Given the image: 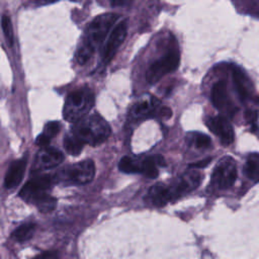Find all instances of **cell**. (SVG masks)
<instances>
[{"instance_id":"cell-5","label":"cell","mask_w":259,"mask_h":259,"mask_svg":"<svg viewBox=\"0 0 259 259\" xmlns=\"http://www.w3.org/2000/svg\"><path fill=\"white\" fill-rule=\"evenodd\" d=\"M117 18L118 15L115 13H104L98 15L90 22L83 40L91 45L96 50L104 41Z\"/></svg>"},{"instance_id":"cell-4","label":"cell","mask_w":259,"mask_h":259,"mask_svg":"<svg viewBox=\"0 0 259 259\" xmlns=\"http://www.w3.org/2000/svg\"><path fill=\"white\" fill-rule=\"evenodd\" d=\"M95 176V164L92 160L86 159L76 164L66 166L55 176V181H67L75 184H86Z\"/></svg>"},{"instance_id":"cell-8","label":"cell","mask_w":259,"mask_h":259,"mask_svg":"<svg viewBox=\"0 0 259 259\" xmlns=\"http://www.w3.org/2000/svg\"><path fill=\"white\" fill-rule=\"evenodd\" d=\"M201 182V174L194 170H189L183 173L179 178L169 184L173 201L181 195L188 193L198 187Z\"/></svg>"},{"instance_id":"cell-27","label":"cell","mask_w":259,"mask_h":259,"mask_svg":"<svg viewBox=\"0 0 259 259\" xmlns=\"http://www.w3.org/2000/svg\"><path fill=\"white\" fill-rule=\"evenodd\" d=\"M111 3L113 5H117V6H122V5H126L131 0H110Z\"/></svg>"},{"instance_id":"cell-19","label":"cell","mask_w":259,"mask_h":259,"mask_svg":"<svg viewBox=\"0 0 259 259\" xmlns=\"http://www.w3.org/2000/svg\"><path fill=\"white\" fill-rule=\"evenodd\" d=\"M118 168L121 172L132 174V173H141L142 172V159L133 158L125 156L121 158L118 163Z\"/></svg>"},{"instance_id":"cell-7","label":"cell","mask_w":259,"mask_h":259,"mask_svg":"<svg viewBox=\"0 0 259 259\" xmlns=\"http://www.w3.org/2000/svg\"><path fill=\"white\" fill-rule=\"evenodd\" d=\"M212 184L219 189H228L236 182L237 165L231 157H224L217 164L212 176Z\"/></svg>"},{"instance_id":"cell-20","label":"cell","mask_w":259,"mask_h":259,"mask_svg":"<svg viewBox=\"0 0 259 259\" xmlns=\"http://www.w3.org/2000/svg\"><path fill=\"white\" fill-rule=\"evenodd\" d=\"M246 173L252 181L259 182V154L258 153H252L248 156L247 162H246Z\"/></svg>"},{"instance_id":"cell-25","label":"cell","mask_w":259,"mask_h":259,"mask_svg":"<svg viewBox=\"0 0 259 259\" xmlns=\"http://www.w3.org/2000/svg\"><path fill=\"white\" fill-rule=\"evenodd\" d=\"M60 122L59 121H49L46 123L44 127V132L41 133L45 137H47L49 140L54 138L60 131Z\"/></svg>"},{"instance_id":"cell-17","label":"cell","mask_w":259,"mask_h":259,"mask_svg":"<svg viewBox=\"0 0 259 259\" xmlns=\"http://www.w3.org/2000/svg\"><path fill=\"white\" fill-rule=\"evenodd\" d=\"M165 165L162 157H147L142 159V174L154 179L159 175L158 166Z\"/></svg>"},{"instance_id":"cell-26","label":"cell","mask_w":259,"mask_h":259,"mask_svg":"<svg viewBox=\"0 0 259 259\" xmlns=\"http://www.w3.org/2000/svg\"><path fill=\"white\" fill-rule=\"evenodd\" d=\"M212 158L211 157H208V158H205L203 160H200L198 162H194V163H191L189 165V168L190 169H202V168H205L210 162H211Z\"/></svg>"},{"instance_id":"cell-14","label":"cell","mask_w":259,"mask_h":259,"mask_svg":"<svg viewBox=\"0 0 259 259\" xmlns=\"http://www.w3.org/2000/svg\"><path fill=\"white\" fill-rule=\"evenodd\" d=\"M147 199L151 204L157 207L164 206L168 202L173 201L169 184H165L162 182L154 184L149 189Z\"/></svg>"},{"instance_id":"cell-22","label":"cell","mask_w":259,"mask_h":259,"mask_svg":"<svg viewBox=\"0 0 259 259\" xmlns=\"http://www.w3.org/2000/svg\"><path fill=\"white\" fill-rule=\"evenodd\" d=\"M94 52H95V49L91 45H89L88 42L83 40L81 42V45L79 46L78 51H77V55H76L78 63L80 65L86 64L90 60V58L92 57Z\"/></svg>"},{"instance_id":"cell-12","label":"cell","mask_w":259,"mask_h":259,"mask_svg":"<svg viewBox=\"0 0 259 259\" xmlns=\"http://www.w3.org/2000/svg\"><path fill=\"white\" fill-rule=\"evenodd\" d=\"M158 101L153 97H146L136 102L128 114V119L140 120L153 116L158 107Z\"/></svg>"},{"instance_id":"cell-1","label":"cell","mask_w":259,"mask_h":259,"mask_svg":"<svg viewBox=\"0 0 259 259\" xmlns=\"http://www.w3.org/2000/svg\"><path fill=\"white\" fill-rule=\"evenodd\" d=\"M55 179L51 175H39L31 178L24 184L19 192V196L33 203L42 212H49L56 207L57 200L51 195Z\"/></svg>"},{"instance_id":"cell-21","label":"cell","mask_w":259,"mask_h":259,"mask_svg":"<svg viewBox=\"0 0 259 259\" xmlns=\"http://www.w3.org/2000/svg\"><path fill=\"white\" fill-rule=\"evenodd\" d=\"M35 228L36 226L33 223L22 224L17 229L14 230V232L12 233V237L14 240L18 242H25L32 237L35 231Z\"/></svg>"},{"instance_id":"cell-11","label":"cell","mask_w":259,"mask_h":259,"mask_svg":"<svg viewBox=\"0 0 259 259\" xmlns=\"http://www.w3.org/2000/svg\"><path fill=\"white\" fill-rule=\"evenodd\" d=\"M64 161V154L50 147H44L37 153L35 158V166L37 169H51L60 165Z\"/></svg>"},{"instance_id":"cell-15","label":"cell","mask_w":259,"mask_h":259,"mask_svg":"<svg viewBox=\"0 0 259 259\" xmlns=\"http://www.w3.org/2000/svg\"><path fill=\"white\" fill-rule=\"evenodd\" d=\"M25 168H26L25 159H19V160L13 161L10 164L5 174V179H4L5 187L8 189L17 187L23 178Z\"/></svg>"},{"instance_id":"cell-2","label":"cell","mask_w":259,"mask_h":259,"mask_svg":"<svg viewBox=\"0 0 259 259\" xmlns=\"http://www.w3.org/2000/svg\"><path fill=\"white\" fill-rule=\"evenodd\" d=\"M71 132L84 144L98 146L108 139L111 131L107 121L99 114L94 113L76 121Z\"/></svg>"},{"instance_id":"cell-24","label":"cell","mask_w":259,"mask_h":259,"mask_svg":"<svg viewBox=\"0 0 259 259\" xmlns=\"http://www.w3.org/2000/svg\"><path fill=\"white\" fill-rule=\"evenodd\" d=\"M192 141L198 149H208L211 146L210 138L203 134H194Z\"/></svg>"},{"instance_id":"cell-23","label":"cell","mask_w":259,"mask_h":259,"mask_svg":"<svg viewBox=\"0 0 259 259\" xmlns=\"http://www.w3.org/2000/svg\"><path fill=\"white\" fill-rule=\"evenodd\" d=\"M1 25H2V30L5 35L6 41L9 47L13 46V28H12V23L8 15L3 14L1 18Z\"/></svg>"},{"instance_id":"cell-16","label":"cell","mask_w":259,"mask_h":259,"mask_svg":"<svg viewBox=\"0 0 259 259\" xmlns=\"http://www.w3.org/2000/svg\"><path fill=\"white\" fill-rule=\"evenodd\" d=\"M232 76L235 89L241 99V101H245L249 96V80L245 73L237 66L232 67Z\"/></svg>"},{"instance_id":"cell-3","label":"cell","mask_w":259,"mask_h":259,"mask_svg":"<svg viewBox=\"0 0 259 259\" xmlns=\"http://www.w3.org/2000/svg\"><path fill=\"white\" fill-rule=\"evenodd\" d=\"M94 103V94L89 88H81L69 93L66 97L63 115L67 121L76 122L90 111Z\"/></svg>"},{"instance_id":"cell-18","label":"cell","mask_w":259,"mask_h":259,"mask_svg":"<svg viewBox=\"0 0 259 259\" xmlns=\"http://www.w3.org/2000/svg\"><path fill=\"white\" fill-rule=\"evenodd\" d=\"M84 145V142L72 132L67 134L64 138V148L67 153L72 156H78L82 152Z\"/></svg>"},{"instance_id":"cell-9","label":"cell","mask_w":259,"mask_h":259,"mask_svg":"<svg viewBox=\"0 0 259 259\" xmlns=\"http://www.w3.org/2000/svg\"><path fill=\"white\" fill-rule=\"evenodd\" d=\"M127 33V21L122 20L119 23H117L112 31L109 34V37L107 39V42L103 50V56L102 60L105 64L109 63L114 55L116 54L117 50L123 42L125 36Z\"/></svg>"},{"instance_id":"cell-10","label":"cell","mask_w":259,"mask_h":259,"mask_svg":"<svg viewBox=\"0 0 259 259\" xmlns=\"http://www.w3.org/2000/svg\"><path fill=\"white\" fill-rule=\"evenodd\" d=\"M206 124L208 128L220 138L221 143L224 146H229L234 142L235 135L233 127L231 123L227 120V118H225L224 116H212L207 119Z\"/></svg>"},{"instance_id":"cell-28","label":"cell","mask_w":259,"mask_h":259,"mask_svg":"<svg viewBox=\"0 0 259 259\" xmlns=\"http://www.w3.org/2000/svg\"><path fill=\"white\" fill-rule=\"evenodd\" d=\"M37 257H44V258H47V257H56V255L55 254H53V253H51V254H41V255H38Z\"/></svg>"},{"instance_id":"cell-13","label":"cell","mask_w":259,"mask_h":259,"mask_svg":"<svg viewBox=\"0 0 259 259\" xmlns=\"http://www.w3.org/2000/svg\"><path fill=\"white\" fill-rule=\"evenodd\" d=\"M211 102L218 110L227 112H234L236 110L231 102L227 86L224 81H219L213 85L211 89Z\"/></svg>"},{"instance_id":"cell-6","label":"cell","mask_w":259,"mask_h":259,"mask_svg":"<svg viewBox=\"0 0 259 259\" xmlns=\"http://www.w3.org/2000/svg\"><path fill=\"white\" fill-rule=\"evenodd\" d=\"M180 62V55L177 49L169 50L163 58L154 62L148 69L146 78L151 84L158 82L166 74L175 71Z\"/></svg>"}]
</instances>
